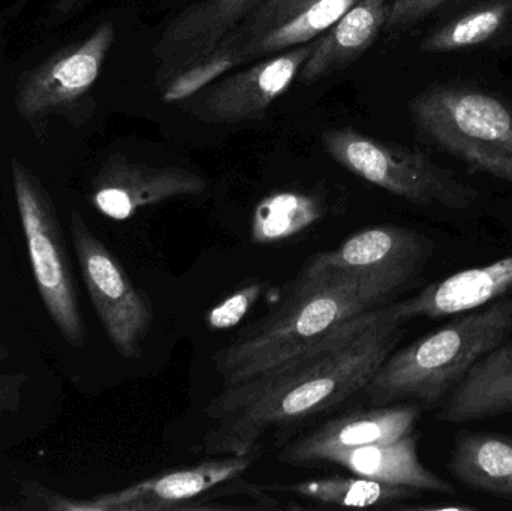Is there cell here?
<instances>
[{
  "mask_svg": "<svg viewBox=\"0 0 512 511\" xmlns=\"http://www.w3.org/2000/svg\"><path fill=\"white\" fill-rule=\"evenodd\" d=\"M406 335L396 302L351 318L300 353L230 386L204 408L209 455L256 452L270 429L294 425L361 393Z\"/></svg>",
  "mask_w": 512,
  "mask_h": 511,
  "instance_id": "cell-1",
  "label": "cell"
},
{
  "mask_svg": "<svg viewBox=\"0 0 512 511\" xmlns=\"http://www.w3.org/2000/svg\"><path fill=\"white\" fill-rule=\"evenodd\" d=\"M412 287L381 275L295 278L283 303L216 351V374L222 386L239 383L300 353L345 321L390 305Z\"/></svg>",
  "mask_w": 512,
  "mask_h": 511,
  "instance_id": "cell-2",
  "label": "cell"
},
{
  "mask_svg": "<svg viewBox=\"0 0 512 511\" xmlns=\"http://www.w3.org/2000/svg\"><path fill=\"white\" fill-rule=\"evenodd\" d=\"M512 335V299L456 315L441 329L391 353L361 390L370 407L436 405L472 366Z\"/></svg>",
  "mask_w": 512,
  "mask_h": 511,
  "instance_id": "cell-3",
  "label": "cell"
},
{
  "mask_svg": "<svg viewBox=\"0 0 512 511\" xmlns=\"http://www.w3.org/2000/svg\"><path fill=\"white\" fill-rule=\"evenodd\" d=\"M412 119L439 149L512 183V111L487 93L435 87L412 99Z\"/></svg>",
  "mask_w": 512,
  "mask_h": 511,
  "instance_id": "cell-4",
  "label": "cell"
},
{
  "mask_svg": "<svg viewBox=\"0 0 512 511\" xmlns=\"http://www.w3.org/2000/svg\"><path fill=\"white\" fill-rule=\"evenodd\" d=\"M321 140L337 164L418 206L466 210L480 200L477 189L418 150L376 140L349 126L327 129Z\"/></svg>",
  "mask_w": 512,
  "mask_h": 511,
  "instance_id": "cell-5",
  "label": "cell"
},
{
  "mask_svg": "<svg viewBox=\"0 0 512 511\" xmlns=\"http://www.w3.org/2000/svg\"><path fill=\"white\" fill-rule=\"evenodd\" d=\"M11 176L39 296L60 335L72 347L81 348L86 342V323L53 198L20 159L12 158Z\"/></svg>",
  "mask_w": 512,
  "mask_h": 511,
  "instance_id": "cell-6",
  "label": "cell"
},
{
  "mask_svg": "<svg viewBox=\"0 0 512 511\" xmlns=\"http://www.w3.org/2000/svg\"><path fill=\"white\" fill-rule=\"evenodd\" d=\"M69 224L84 285L111 345L123 359H138L153 324L149 297L135 287L78 210H72Z\"/></svg>",
  "mask_w": 512,
  "mask_h": 511,
  "instance_id": "cell-7",
  "label": "cell"
},
{
  "mask_svg": "<svg viewBox=\"0 0 512 511\" xmlns=\"http://www.w3.org/2000/svg\"><path fill=\"white\" fill-rule=\"evenodd\" d=\"M116 41L113 21L99 24L84 41L51 54L35 68L23 72L15 89L18 116L38 131L51 116H69L83 107L95 86L105 59Z\"/></svg>",
  "mask_w": 512,
  "mask_h": 511,
  "instance_id": "cell-8",
  "label": "cell"
},
{
  "mask_svg": "<svg viewBox=\"0 0 512 511\" xmlns=\"http://www.w3.org/2000/svg\"><path fill=\"white\" fill-rule=\"evenodd\" d=\"M316 41L256 60L245 71L216 81L192 99L188 111L212 125H240L264 119L268 108L291 86Z\"/></svg>",
  "mask_w": 512,
  "mask_h": 511,
  "instance_id": "cell-9",
  "label": "cell"
},
{
  "mask_svg": "<svg viewBox=\"0 0 512 511\" xmlns=\"http://www.w3.org/2000/svg\"><path fill=\"white\" fill-rule=\"evenodd\" d=\"M433 249L432 240L418 231L397 225H379L354 234L333 251L310 258L297 278L381 275L417 285L423 281L424 267L429 263Z\"/></svg>",
  "mask_w": 512,
  "mask_h": 511,
  "instance_id": "cell-10",
  "label": "cell"
},
{
  "mask_svg": "<svg viewBox=\"0 0 512 511\" xmlns=\"http://www.w3.org/2000/svg\"><path fill=\"white\" fill-rule=\"evenodd\" d=\"M420 417L421 407L415 402L349 411L289 441L277 459L292 467L327 464L336 453L393 443L412 434Z\"/></svg>",
  "mask_w": 512,
  "mask_h": 511,
  "instance_id": "cell-11",
  "label": "cell"
},
{
  "mask_svg": "<svg viewBox=\"0 0 512 511\" xmlns=\"http://www.w3.org/2000/svg\"><path fill=\"white\" fill-rule=\"evenodd\" d=\"M206 188V179L188 168L141 164L114 153L93 177L90 200L107 218L126 221L144 207L200 195Z\"/></svg>",
  "mask_w": 512,
  "mask_h": 511,
  "instance_id": "cell-12",
  "label": "cell"
},
{
  "mask_svg": "<svg viewBox=\"0 0 512 511\" xmlns=\"http://www.w3.org/2000/svg\"><path fill=\"white\" fill-rule=\"evenodd\" d=\"M267 0H201L168 23L153 47L158 78L167 84L209 57Z\"/></svg>",
  "mask_w": 512,
  "mask_h": 511,
  "instance_id": "cell-13",
  "label": "cell"
},
{
  "mask_svg": "<svg viewBox=\"0 0 512 511\" xmlns=\"http://www.w3.org/2000/svg\"><path fill=\"white\" fill-rule=\"evenodd\" d=\"M259 452V450H256ZM200 462L192 467L177 468L137 483L116 494L99 498L87 509L114 511H171L189 509L207 492L239 479L254 464L258 453Z\"/></svg>",
  "mask_w": 512,
  "mask_h": 511,
  "instance_id": "cell-14",
  "label": "cell"
},
{
  "mask_svg": "<svg viewBox=\"0 0 512 511\" xmlns=\"http://www.w3.org/2000/svg\"><path fill=\"white\" fill-rule=\"evenodd\" d=\"M511 290L512 255L427 285L417 296L399 300L396 305L405 323L417 318L438 320L483 308Z\"/></svg>",
  "mask_w": 512,
  "mask_h": 511,
  "instance_id": "cell-15",
  "label": "cell"
},
{
  "mask_svg": "<svg viewBox=\"0 0 512 511\" xmlns=\"http://www.w3.org/2000/svg\"><path fill=\"white\" fill-rule=\"evenodd\" d=\"M388 9L387 0H357L319 36L298 72L301 83H315L351 66L378 38L387 23Z\"/></svg>",
  "mask_w": 512,
  "mask_h": 511,
  "instance_id": "cell-16",
  "label": "cell"
},
{
  "mask_svg": "<svg viewBox=\"0 0 512 511\" xmlns=\"http://www.w3.org/2000/svg\"><path fill=\"white\" fill-rule=\"evenodd\" d=\"M512 413V339L478 360L451 390L438 413L447 423H468Z\"/></svg>",
  "mask_w": 512,
  "mask_h": 511,
  "instance_id": "cell-17",
  "label": "cell"
},
{
  "mask_svg": "<svg viewBox=\"0 0 512 511\" xmlns=\"http://www.w3.org/2000/svg\"><path fill=\"white\" fill-rule=\"evenodd\" d=\"M418 441L420 435L412 432L393 443L372 444L336 453L327 464L339 465L354 476L388 485L456 495V488L451 483L424 467L418 456Z\"/></svg>",
  "mask_w": 512,
  "mask_h": 511,
  "instance_id": "cell-18",
  "label": "cell"
},
{
  "mask_svg": "<svg viewBox=\"0 0 512 511\" xmlns=\"http://www.w3.org/2000/svg\"><path fill=\"white\" fill-rule=\"evenodd\" d=\"M448 471L466 488L512 503V435L459 432Z\"/></svg>",
  "mask_w": 512,
  "mask_h": 511,
  "instance_id": "cell-19",
  "label": "cell"
},
{
  "mask_svg": "<svg viewBox=\"0 0 512 511\" xmlns=\"http://www.w3.org/2000/svg\"><path fill=\"white\" fill-rule=\"evenodd\" d=\"M264 491L291 494L313 503L342 507H390L421 497L420 489L388 485L366 477H325L294 485L264 486Z\"/></svg>",
  "mask_w": 512,
  "mask_h": 511,
  "instance_id": "cell-20",
  "label": "cell"
},
{
  "mask_svg": "<svg viewBox=\"0 0 512 511\" xmlns=\"http://www.w3.org/2000/svg\"><path fill=\"white\" fill-rule=\"evenodd\" d=\"M318 201L300 192H277L255 207L252 242L276 243L297 236L321 218Z\"/></svg>",
  "mask_w": 512,
  "mask_h": 511,
  "instance_id": "cell-21",
  "label": "cell"
},
{
  "mask_svg": "<svg viewBox=\"0 0 512 511\" xmlns=\"http://www.w3.org/2000/svg\"><path fill=\"white\" fill-rule=\"evenodd\" d=\"M511 12L512 2L508 0L469 12L426 36L421 41L420 50L427 53H447L486 42L504 26Z\"/></svg>",
  "mask_w": 512,
  "mask_h": 511,
  "instance_id": "cell-22",
  "label": "cell"
},
{
  "mask_svg": "<svg viewBox=\"0 0 512 511\" xmlns=\"http://www.w3.org/2000/svg\"><path fill=\"white\" fill-rule=\"evenodd\" d=\"M318 0H267L262 3L255 12H252L221 45L218 50H236L240 45L254 38L258 33L277 26L282 21L288 20L297 12L303 11L307 6ZM215 53V51H213Z\"/></svg>",
  "mask_w": 512,
  "mask_h": 511,
  "instance_id": "cell-23",
  "label": "cell"
},
{
  "mask_svg": "<svg viewBox=\"0 0 512 511\" xmlns=\"http://www.w3.org/2000/svg\"><path fill=\"white\" fill-rule=\"evenodd\" d=\"M262 285L259 282L243 287L233 296L219 303L207 315V324L213 330H227L237 326L251 311L256 300L261 296Z\"/></svg>",
  "mask_w": 512,
  "mask_h": 511,
  "instance_id": "cell-24",
  "label": "cell"
},
{
  "mask_svg": "<svg viewBox=\"0 0 512 511\" xmlns=\"http://www.w3.org/2000/svg\"><path fill=\"white\" fill-rule=\"evenodd\" d=\"M447 0H394L390 5L385 27L388 30H403L435 11Z\"/></svg>",
  "mask_w": 512,
  "mask_h": 511,
  "instance_id": "cell-25",
  "label": "cell"
},
{
  "mask_svg": "<svg viewBox=\"0 0 512 511\" xmlns=\"http://www.w3.org/2000/svg\"><path fill=\"white\" fill-rule=\"evenodd\" d=\"M27 384L29 375L24 372L0 374V423L20 410Z\"/></svg>",
  "mask_w": 512,
  "mask_h": 511,
  "instance_id": "cell-26",
  "label": "cell"
},
{
  "mask_svg": "<svg viewBox=\"0 0 512 511\" xmlns=\"http://www.w3.org/2000/svg\"><path fill=\"white\" fill-rule=\"evenodd\" d=\"M92 0H53V15L56 20L62 21L65 18L77 14L84 6L89 5Z\"/></svg>",
  "mask_w": 512,
  "mask_h": 511,
  "instance_id": "cell-27",
  "label": "cell"
},
{
  "mask_svg": "<svg viewBox=\"0 0 512 511\" xmlns=\"http://www.w3.org/2000/svg\"><path fill=\"white\" fill-rule=\"evenodd\" d=\"M9 356H11V350H9L8 345L0 339V362L8 359Z\"/></svg>",
  "mask_w": 512,
  "mask_h": 511,
  "instance_id": "cell-28",
  "label": "cell"
}]
</instances>
